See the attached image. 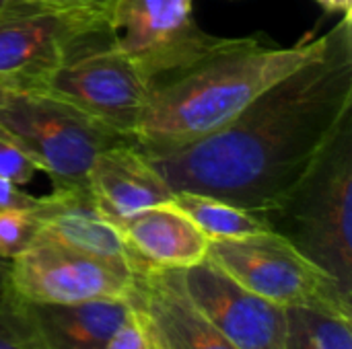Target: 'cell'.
Here are the masks:
<instances>
[{
	"mask_svg": "<svg viewBox=\"0 0 352 349\" xmlns=\"http://www.w3.org/2000/svg\"><path fill=\"white\" fill-rule=\"evenodd\" d=\"M352 111L351 12L320 56L264 91L217 134L165 154H144L173 193L225 200L252 214L276 204Z\"/></svg>",
	"mask_w": 352,
	"mask_h": 349,
	"instance_id": "obj_1",
	"label": "cell"
},
{
	"mask_svg": "<svg viewBox=\"0 0 352 349\" xmlns=\"http://www.w3.org/2000/svg\"><path fill=\"white\" fill-rule=\"evenodd\" d=\"M328 33L291 47L231 37L204 60L151 86L134 136L144 154H165L227 128L264 91L324 51Z\"/></svg>",
	"mask_w": 352,
	"mask_h": 349,
	"instance_id": "obj_2",
	"label": "cell"
},
{
	"mask_svg": "<svg viewBox=\"0 0 352 349\" xmlns=\"http://www.w3.org/2000/svg\"><path fill=\"white\" fill-rule=\"evenodd\" d=\"M258 218L352 298V111L301 179Z\"/></svg>",
	"mask_w": 352,
	"mask_h": 349,
	"instance_id": "obj_3",
	"label": "cell"
},
{
	"mask_svg": "<svg viewBox=\"0 0 352 349\" xmlns=\"http://www.w3.org/2000/svg\"><path fill=\"white\" fill-rule=\"evenodd\" d=\"M0 136L16 144L54 187H87L97 154L128 142L66 101L35 91H12L0 107Z\"/></svg>",
	"mask_w": 352,
	"mask_h": 349,
	"instance_id": "obj_4",
	"label": "cell"
},
{
	"mask_svg": "<svg viewBox=\"0 0 352 349\" xmlns=\"http://www.w3.org/2000/svg\"><path fill=\"white\" fill-rule=\"evenodd\" d=\"M206 259L276 306H338L352 311V298L340 292L336 282L274 230L210 241Z\"/></svg>",
	"mask_w": 352,
	"mask_h": 349,
	"instance_id": "obj_5",
	"label": "cell"
},
{
	"mask_svg": "<svg viewBox=\"0 0 352 349\" xmlns=\"http://www.w3.org/2000/svg\"><path fill=\"white\" fill-rule=\"evenodd\" d=\"M194 19L192 0H116L109 41L153 86L229 43Z\"/></svg>",
	"mask_w": 352,
	"mask_h": 349,
	"instance_id": "obj_6",
	"label": "cell"
},
{
	"mask_svg": "<svg viewBox=\"0 0 352 349\" xmlns=\"http://www.w3.org/2000/svg\"><path fill=\"white\" fill-rule=\"evenodd\" d=\"M134 144L151 84L109 39L93 43L31 82Z\"/></svg>",
	"mask_w": 352,
	"mask_h": 349,
	"instance_id": "obj_7",
	"label": "cell"
},
{
	"mask_svg": "<svg viewBox=\"0 0 352 349\" xmlns=\"http://www.w3.org/2000/svg\"><path fill=\"white\" fill-rule=\"evenodd\" d=\"M109 12L111 4L41 8L0 21V78L25 91L80 49L109 39Z\"/></svg>",
	"mask_w": 352,
	"mask_h": 349,
	"instance_id": "obj_8",
	"label": "cell"
},
{
	"mask_svg": "<svg viewBox=\"0 0 352 349\" xmlns=\"http://www.w3.org/2000/svg\"><path fill=\"white\" fill-rule=\"evenodd\" d=\"M8 288L27 304H76L130 298L134 274L35 237L10 259Z\"/></svg>",
	"mask_w": 352,
	"mask_h": 349,
	"instance_id": "obj_9",
	"label": "cell"
},
{
	"mask_svg": "<svg viewBox=\"0 0 352 349\" xmlns=\"http://www.w3.org/2000/svg\"><path fill=\"white\" fill-rule=\"evenodd\" d=\"M196 311L237 349H283L287 309L243 288L208 259L177 269Z\"/></svg>",
	"mask_w": 352,
	"mask_h": 349,
	"instance_id": "obj_10",
	"label": "cell"
},
{
	"mask_svg": "<svg viewBox=\"0 0 352 349\" xmlns=\"http://www.w3.org/2000/svg\"><path fill=\"white\" fill-rule=\"evenodd\" d=\"M130 302L153 349H237L196 311L177 269L136 272Z\"/></svg>",
	"mask_w": 352,
	"mask_h": 349,
	"instance_id": "obj_11",
	"label": "cell"
},
{
	"mask_svg": "<svg viewBox=\"0 0 352 349\" xmlns=\"http://www.w3.org/2000/svg\"><path fill=\"white\" fill-rule=\"evenodd\" d=\"M31 212L37 220V239L134 274L118 228L101 216L87 187H54L50 195L37 197Z\"/></svg>",
	"mask_w": 352,
	"mask_h": 349,
	"instance_id": "obj_12",
	"label": "cell"
},
{
	"mask_svg": "<svg viewBox=\"0 0 352 349\" xmlns=\"http://www.w3.org/2000/svg\"><path fill=\"white\" fill-rule=\"evenodd\" d=\"M87 189L113 226L136 212L171 202L173 191L151 160L130 142L97 154L87 175Z\"/></svg>",
	"mask_w": 352,
	"mask_h": 349,
	"instance_id": "obj_13",
	"label": "cell"
},
{
	"mask_svg": "<svg viewBox=\"0 0 352 349\" xmlns=\"http://www.w3.org/2000/svg\"><path fill=\"white\" fill-rule=\"evenodd\" d=\"M116 228L130 253L134 274L186 269L206 259L208 239L173 202L136 212Z\"/></svg>",
	"mask_w": 352,
	"mask_h": 349,
	"instance_id": "obj_14",
	"label": "cell"
},
{
	"mask_svg": "<svg viewBox=\"0 0 352 349\" xmlns=\"http://www.w3.org/2000/svg\"><path fill=\"white\" fill-rule=\"evenodd\" d=\"M27 306L47 349H105L128 317L130 298Z\"/></svg>",
	"mask_w": 352,
	"mask_h": 349,
	"instance_id": "obj_15",
	"label": "cell"
},
{
	"mask_svg": "<svg viewBox=\"0 0 352 349\" xmlns=\"http://www.w3.org/2000/svg\"><path fill=\"white\" fill-rule=\"evenodd\" d=\"M283 349H352V311L338 306L287 309Z\"/></svg>",
	"mask_w": 352,
	"mask_h": 349,
	"instance_id": "obj_16",
	"label": "cell"
},
{
	"mask_svg": "<svg viewBox=\"0 0 352 349\" xmlns=\"http://www.w3.org/2000/svg\"><path fill=\"white\" fill-rule=\"evenodd\" d=\"M171 202L198 226V230L210 241H227L241 239L262 230L268 226L252 212L237 208L225 200H217L202 193L177 191Z\"/></svg>",
	"mask_w": 352,
	"mask_h": 349,
	"instance_id": "obj_17",
	"label": "cell"
},
{
	"mask_svg": "<svg viewBox=\"0 0 352 349\" xmlns=\"http://www.w3.org/2000/svg\"><path fill=\"white\" fill-rule=\"evenodd\" d=\"M0 349H47L27 302L8 286L0 290Z\"/></svg>",
	"mask_w": 352,
	"mask_h": 349,
	"instance_id": "obj_18",
	"label": "cell"
},
{
	"mask_svg": "<svg viewBox=\"0 0 352 349\" xmlns=\"http://www.w3.org/2000/svg\"><path fill=\"white\" fill-rule=\"evenodd\" d=\"M37 234L33 212L0 210V259H14L23 253Z\"/></svg>",
	"mask_w": 352,
	"mask_h": 349,
	"instance_id": "obj_19",
	"label": "cell"
},
{
	"mask_svg": "<svg viewBox=\"0 0 352 349\" xmlns=\"http://www.w3.org/2000/svg\"><path fill=\"white\" fill-rule=\"evenodd\" d=\"M35 173L37 167L33 165V160L16 144L0 136V177L23 187L31 183Z\"/></svg>",
	"mask_w": 352,
	"mask_h": 349,
	"instance_id": "obj_20",
	"label": "cell"
},
{
	"mask_svg": "<svg viewBox=\"0 0 352 349\" xmlns=\"http://www.w3.org/2000/svg\"><path fill=\"white\" fill-rule=\"evenodd\" d=\"M105 349H153V344L148 339V333L142 325V319L138 311L130 302L128 317L120 325V329L113 333Z\"/></svg>",
	"mask_w": 352,
	"mask_h": 349,
	"instance_id": "obj_21",
	"label": "cell"
},
{
	"mask_svg": "<svg viewBox=\"0 0 352 349\" xmlns=\"http://www.w3.org/2000/svg\"><path fill=\"white\" fill-rule=\"evenodd\" d=\"M37 206V197L23 191L21 185L0 177V210H21L31 212Z\"/></svg>",
	"mask_w": 352,
	"mask_h": 349,
	"instance_id": "obj_22",
	"label": "cell"
},
{
	"mask_svg": "<svg viewBox=\"0 0 352 349\" xmlns=\"http://www.w3.org/2000/svg\"><path fill=\"white\" fill-rule=\"evenodd\" d=\"M45 6L29 2V0H0V21L10 19V16H21V14H29L35 10H41Z\"/></svg>",
	"mask_w": 352,
	"mask_h": 349,
	"instance_id": "obj_23",
	"label": "cell"
},
{
	"mask_svg": "<svg viewBox=\"0 0 352 349\" xmlns=\"http://www.w3.org/2000/svg\"><path fill=\"white\" fill-rule=\"evenodd\" d=\"M45 8H91V6H109L116 0H29Z\"/></svg>",
	"mask_w": 352,
	"mask_h": 349,
	"instance_id": "obj_24",
	"label": "cell"
},
{
	"mask_svg": "<svg viewBox=\"0 0 352 349\" xmlns=\"http://www.w3.org/2000/svg\"><path fill=\"white\" fill-rule=\"evenodd\" d=\"M316 2H320V6L326 12H342V14L351 12L352 0H316Z\"/></svg>",
	"mask_w": 352,
	"mask_h": 349,
	"instance_id": "obj_25",
	"label": "cell"
},
{
	"mask_svg": "<svg viewBox=\"0 0 352 349\" xmlns=\"http://www.w3.org/2000/svg\"><path fill=\"white\" fill-rule=\"evenodd\" d=\"M8 265H10V261L0 259V290H4L8 286Z\"/></svg>",
	"mask_w": 352,
	"mask_h": 349,
	"instance_id": "obj_26",
	"label": "cell"
},
{
	"mask_svg": "<svg viewBox=\"0 0 352 349\" xmlns=\"http://www.w3.org/2000/svg\"><path fill=\"white\" fill-rule=\"evenodd\" d=\"M12 91H14V88H12L6 80H2V78H0V107L8 101V97L12 95Z\"/></svg>",
	"mask_w": 352,
	"mask_h": 349,
	"instance_id": "obj_27",
	"label": "cell"
}]
</instances>
